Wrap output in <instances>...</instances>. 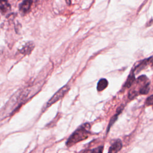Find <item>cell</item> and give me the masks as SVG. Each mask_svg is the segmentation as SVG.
<instances>
[{
	"mask_svg": "<svg viewBox=\"0 0 153 153\" xmlns=\"http://www.w3.org/2000/svg\"><path fill=\"white\" fill-rule=\"evenodd\" d=\"M90 126L88 123L84 124L76 130L66 141V146H71L76 143L86 139L90 133Z\"/></svg>",
	"mask_w": 153,
	"mask_h": 153,
	"instance_id": "obj_1",
	"label": "cell"
},
{
	"mask_svg": "<svg viewBox=\"0 0 153 153\" xmlns=\"http://www.w3.org/2000/svg\"><path fill=\"white\" fill-rule=\"evenodd\" d=\"M32 3V0H25L20 5V10L23 13L27 12L30 8Z\"/></svg>",
	"mask_w": 153,
	"mask_h": 153,
	"instance_id": "obj_4",
	"label": "cell"
},
{
	"mask_svg": "<svg viewBox=\"0 0 153 153\" xmlns=\"http://www.w3.org/2000/svg\"><path fill=\"white\" fill-rule=\"evenodd\" d=\"M69 87L68 85H65L63 87H62L60 89H59L53 96L47 102L46 106H45V108H48L49 106H50L52 104L54 103L55 102H56L57 100H60L61 98H62L65 94L68 92V91L69 90Z\"/></svg>",
	"mask_w": 153,
	"mask_h": 153,
	"instance_id": "obj_2",
	"label": "cell"
},
{
	"mask_svg": "<svg viewBox=\"0 0 153 153\" xmlns=\"http://www.w3.org/2000/svg\"><path fill=\"white\" fill-rule=\"evenodd\" d=\"M0 8L2 13H6L10 10L11 6L8 4L7 0H1L0 1Z\"/></svg>",
	"mask_w": 153,
	"mask_h": 153,
	"instance_id": "obj_7",
	"label": "cell"
},
{
	"mask_svg": "<svg viewBox=\"0 0 153 153\" xmlns=\"http://www.w3.org/2000/svg\"><path fill=\"white\" fill-rule=\"evenodd\" d=\"M149 90V82L146 83L145 85H143L139 90V93L142 94H145L148 93Z\"/></svg>",
	"mask_w": 153,
	"mask_h": 153,
	"instance_id": "obj_10",
	"label": "cell"
},
{
	"mask_svg": "<svg viewBox=\"0 0 153 153\" xmlns=\"http://www.w3.org/2000/svg\"><path fill=\"white\" fill-rule=\"evenodd\" d=\"M145 103H146V105H153V94H152L151 96H150L149 97H148V99H146Z\"/></svg>",
	"mask_w": 153,
	"mask_h": 153,
	"instance_id": "obj_12",
	"label": "cell"
},
{
	"mask_svg": "<svg viewBox=\"0 0 153 153\" xmlns=\"http://www.w3.org/2000/svg\"><path fill=\"white\" fill-rule=\"evenodd\" d=\"M103 146H99L96 148L90 149V150H87L82 153H103Z\"/></svg>",
	"mask_w": 153,
	"mask_h": 153,
	"instance_id": "obj_9",
	"label": "cell"
},
{
	"mask_svg": "<svg viewBox=\"0 0 153 153\" xmlns=\"http://www.w3.org/2000/svg\"><path fill=\"white\" fill-rule=\"evenodd\" d=\"M34 47V44L32 42H27L20 50V52L22 54H26L30 53V52L33 50Z\"/></svg>",
	"mask_w": 153,
	"mask_h": 153,
	"instance_id": "obj_6",
	"label": "cell"
},
{
	"mask_svg": "<svg viewBox=\"0 0 153 153\" xmlns=\"http://www.w3.org/2000/svg\"><path fill=\"white\" fill-rule=\"evenodd\" d=\"M123 145L120 140L118 139L115 140L109 148L108 153H117L122 148Z\"/></svg>",
	"mask_w": 153,
	"mask_h": 153,
	"instance_id": "obj_3",
	"label": "cell"
},
{
	"mask_svg": "<svg viewBox=\"0 0 153 153\" xmlns=\"http://www.w3.org/2000/svg\"><path fill=\"white\" fill-rule=\"evenodd\" d=\"M134 79H135V78H134V74L132 71V72L128 76L127 79V81H126V83L124 84L125 87H127V88L130 87L132 85L133 82H134Z\"/></svg>",
	"mask_w": 153,
	"mask_h": 153,
	"instance_id": "obj_8",
	"label": "cell"
},
{
	"mask_svg": "<svg viewBox=\"0 0 153 153\" xmlns=\"http://www.w3.org/2000/svg\"><path fill=\"white\" fill-rule=\"evenodd\" d=\"M121 111V110H120V111H118V113H117L115 115L113 116V117H112V118H111V120H110V122H109V125H108V131L109 129L110 128V127H111V126H112V125L115 123V121H116V120L117 119L118 115L119 114H120Z\"/></svg>",
	"mask_w": 153,
	"mask_h": 153,
	"instance_id": "obj_11",
	"label": "cell"
},
{
	"mask_svg": "<svg viewBox=\"0 0 153 153\" xmlns=\"http://www.w3.org/2000/svg\"><path fill=\"white\" fill-rule=\"evenodd\" d=\"M108 85V82L106 79L105 78H102L100 79L99 82H97V90L98 91H101L103 90H105Z\"/></svg>",
	"mask_w": 153,
	"mask_h": 153,
	"instance_id": "obj_5",
	"label": "cell"
}]
</instances>
